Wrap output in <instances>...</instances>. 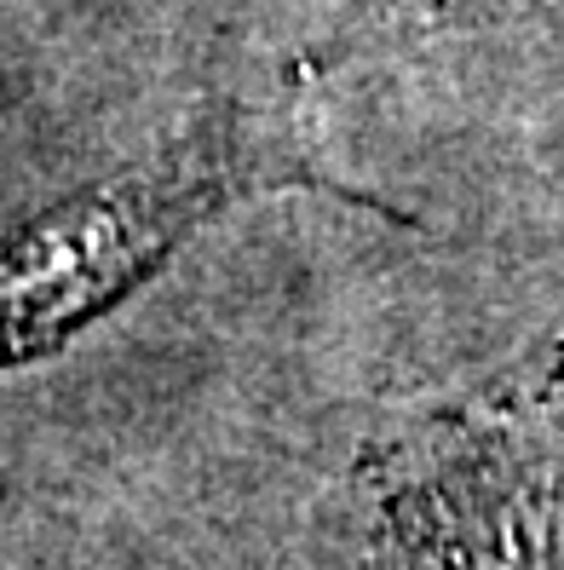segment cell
Masks as SVG:
<instances>
[{
	"mask_svg": "<svg viewBox=\"0 0 564 570\" xmlns=\"http://www.w3.org/2000/svg\"><path fill=\"white\" fill-rule=\"evenodd\" d=\"M335 190L306 127L277 105H219L156 156L36 214L0 243V375L110 317L168 265L190 230L271 190Z\"/></svg>",
	"mask_w": 564,
	"mask_h": 570,
	"instance_id": "cell-1",
	"label": "cell"
},
{
	"mask_svg": "<svg viewBox=\"0 0 564 570\" xmlns=\"http://www.w3.org/2000/svg\"><path fill=\"white\" fill-rule=\"evenodd\" d=\"M426 29H530L542 41H564V0H392Z\"/></svg>",
	"mask_w": 564,
	"mask_h": 570,
	"instance_id": "cell-2",
	"label": "cell"
}]
</instances>
